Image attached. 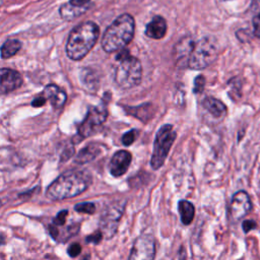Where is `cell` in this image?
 <instances>
[{
  "label": "cell",
  "mask_w": 260,
  "mask_h": 260,
  "mask_svg": "<svg viewBox=\"0 0 260 260\" xmlns=\"http://www.w3.org/2000/svg\"><path fill=\"white\" fill-rule=\"evenodd\" d=\"M156 256V239L151 235L137 237L130 251L129 260H154Z\"/></svg>",
  "instance_id": "obj_8"
},
{
  "label": "cell",
  "mask_w": 260,
  "mask_h": 260,
  "mask_svg": "<svg viewBox=\"0 0 260 260\" xmlns=\"http://www.w3.org/2000/svg\"><path fill=\"white\" fill-rule=\"evenodd\" d=\"M124 202H114L108 206L101 216V229L103 235L111 238L117 232V227L124 210Z\"/></svg>",
  "instance_id": "obj_7"
},
{
  "label": "cell",
  "mask_w": 260,
  "mask_h": 260,
  "mask_svg": "<svg viewBox=\"0 0 260 260\" xmlns=\"http://www.w3.org/2000/svg\"><path fill=\"white\" fill-rule=\"evenodd\" d=\"M85 10L86 7L79 8V7H74L69 3H65L60 7V15L65 20H71L81 15Z\"/></svg>",
  "instance_id": "obj_20"
},
{
  "label": "cell",
  "mask_w": 260,
  "mask_h": 260,
  "mask_svg": "<svg viewBox=\"0 0 260 260\" xmlns=\"http://www.w3.org/2000/svg\"><path fill=\"white\" fill-rule=\"evenodd\" d=\"M252 203L249 194L246 191H238L234 194L231 201L230 213L234 221H238L250 212Z\"/></svg>",
  "instance_id": "obj_10"
},
{
  "label": "cell",
  "mask_w": 260,
  "mask_h": 260,
  "mask_svg": "<svg viewBox=\"0 0 260 260\" xmlns=\"http://www.w3.org/2000/svg\"><path fill=\"white\" fill-rule=\"evenodd\" d=\"M203 107L215 118H220L226 114L227 107L220 100L214 98H206L203 101Z\"/></svg>",
  "instance_id": "obj_16"
},
{
  "label": "cell",
  "mask_w": 260,
  "mask_h": 260,
  "mask_svg": "<svg viewBox=\"0 0 260 260\" xmlns=\"http://www.w3.org/2000/svg\"><path fill=\"white\" fill-rule=\"evenodd\" d=\"M194 41L190 37L182 38L174 48V57L178 66L185 67L188 66L190 55L194 47Z\"/></svg>",
  "instance_id": "obj_13"
},
{
  "label": "cell",
  "mask_w": 260,
  "mask_h": 260,
  "mask_svg": "<svg viewBox=\"0 0 260 260\" xmlns=\"http://www.w3.org/2000/svg\"><path fill=\"white\" fill-rule=\"evenodd\" d=\"M100 154V148L98 145L96 144H90L88 146H85L84 148H82L78 155L76 156L74 162L76 164L82 165V164H86V163H90L92 161H94L98 155Z\"/></svg>",
  "instance_id": "obj_17"
},
{
  "label": "cell",
  "mask_w": 260,
  "mask_h": 260,
  "mask_svg": "<svg viewBox=\"0 0 260 260\" xmlns=\"http://www.w3.org/2000/svg\"><path fill=\"white\" fill-rule=\"evenodd\" d=\"M49 233H50V235L52 236V238H53V239H55V240H57V238H58V230H57V228L54 226V225H51V226H49Z\"/></svg>",
  "instance_id": "obj_31"
},
{
  "label": "cell",
  "mask_w": 260,
  "mask_h": 260,
  "mask_svg": "<svg viewBox=\"0 0 260 260\" xmlns=\"http://www.w3.org/2000/svg\"><path fill=\"white\" fill-rule=\"evenodd\" d=\"M175 139L176 131L172 125L166 124L161 127L156 135L153 156L150 160V165L153 169L158 170L164 165Z\"/></svg>",
  "instance_id": "obj_6"
},
{
  "label": "cell",
  "mask_w": 260,
  "mask_h": 260,
  "mask_svg": "<svg viewBox=\"0 0 260 260\" xmlns=\"http://www.w3.org/2000/svg\"><path fill=\"white\" fill-rule=\"evenodd\" d=\"M138 136V131L135 129L130 130V131L126 132L123 136H122V143L126 146L131 145L137 138Z\"/></svg>",
  "instance_id": "obj_22"
},
{
  "label": "cell",
  "mask_w": 260,
  "mask_h": 260,
  "mask_svg": "<svg viewBox=\"0 0 260 260\" xmlns=\"http://www.w3.org/2000/svg\"><path fill=\"white\" fill-rule=\"evenodd\" d=\"M253 29H254V35L260 39V14H256L253 17Z\"/></svg>",
  "instance_id": "obj_27"
},
{
  "label": "cell",
  "mask_w": 260,
  "mask_h": 260,
  "mask_svg": "<svg viewBox=\"0 0 260 260\" xmlns=\"http://www.w3.org/2000/svg\"><path fill=\"white\" fill-rule=\"evenodd\" d=\"M256 226H257V224H256V222L253 221V220H246V221H244L243 224H242V228H243V231H244L245 233H248V232L254 230V229L256 228Z\"/></svg>",
  "instance_id": "obj_28"
},
{
  "label": "cell",
  "mask_w": 260,
  "mask_h": 260,
  "mask_svg": "<svg viewBox=\"0 0 260 260\" xmlns=\"http://www.w3.org/2000/svg\"><path fill=\"white\" fill-rule=\"evenodd\" d=\"M1 3H2V0H0V5H1Z\"/></svg>",
  "instance_id": "obj_34"
},
{
  "label": "cell",
  "mask_w": 260,
  "mask_h": 260,
  "mask_svg": "<svg viewBox=\"0 0 260 260\" xmlns=\"http://www.w3.org/2000/svg\"><path fill=\"white\" fill-rule=\"evenodd\" d=\"M132 156L127 150H119L114 154L110 162V173L114 177H120L127 172L131 164Z\"/></svg>",
  "instance_id": "obj_12"
},
{
  "label": "cell",
  "mask_w": 260,
  "mask_h": 260,
  "mask_svg": "<svg viewBox=\"0 0 260 260\" xmlns=\"http://www.w3.org/2000/svg\"><path fill=\"white\" fill-rule=\"evenodd\" d=\"M74 209L78 212L93 214L96 211V205L93 202H82V203L76 204L74 206Z\"/></svg>",
  "instance_id": "obj_21"
},
{
  "label": "cell",
  "mask_w": 260,
  "mask_h": 260,
  "mask_svg": "<svg viewBox=\"0 0 260 260\" xmlns=\"http://www.w3.org/2000/svg\"><path fill=\"white\" fill-rule=\"evenodd\" d=\"M117 66L115 69V81L122 89H131L138 85L142 78L140 61L130 55L127 49H122L116 56Z\"/></svg>",
  "instance_id": "obj_4"
},
{
  "label": "cell",
  "mask_w": 260,
  "mask_h": 260,
  "mask_svg": "<svg viewBox=\"0 0 260 260\" xmlns=\"http://www.w3.org/2000/svg\"><path fill=\"white\" fill-rule=\"evenodd\" d=\"M100 36V29L93 21L75 27L67 40L66 53L71 60H81L94 48Z\"/></svg>",
  "instance_id": "obj_3"
},
{
  "label": "cell",
  "mask_w": 260,
  "mask_h": 260,
  "mask_svg": "<svg viewBox=\"0 0 260 260\" xmlns=\"http://www.w3.org/2000/svg\"><path fill=\"white\" fill-rule=\"evenodd\" d=\"M23 84V77L19 72L9 69H0V95L11 93Z\"/></svg>",
  "instance_id": "obj_11"
},
{
  "label": "cell",
  "mask_w": 260,
  "mask_h": 260,
  "mask_svg": "<svg viewBox=\"0 0 260 260\" xmlns=\"http://www.w3.org/2000/svg\"><path fill=\"white\" fill-rule=\"evenodd\" d=\"M103 239V233L101 231L95 232L94 234L90 235L85 238L86 243H93V244H99Z\"/></svg>",
  "instance_id": "obj_25"
},
{
  "label": "cell",
  "mask_w": 260,
  "mask_h": 260,
  "mask_svg": "<svg viewBox=\"0 0 260 260\" xmlns=\"http://www.w3.org/2000/svg\"><path fill=\"white\" fill-rule=\"evenodd\" d=\"M42 96L49 100L55 109H61L67 100V96L56 84H48L42 93Z\"/></svg>",
  "instance_id": "obj_14"
},
{
  "label": "cell",
  "mask_w": 260,
  "mask_h": 260,
  "mask_svg": "<svg viewBox=\"0 0 260 260\" xmlns=\"http://www.w3.org/2000/svg\"><path fill=\"white\" fill-rule=\"evenodd\" d=\"M47 100L43 97V96H40V97H37L33 100L32 102V106H34L35 108H39V107H42V106H44L46 104Z\"/></svg>",
  "instance_id": "obj_30"
},
{
  "label": "cell",
  "mask_w": 260,
  "mask_h": 260,
  "mask_svg": "<svg viewBox=\"0 0 260 260\" xmlns=\"http://www.w3.org/2000/svg\"><path fill=\"white\" fill-rule=\"evenodd\" d=\"M67 252L69 254V256L71 257H76L80 254L81 252V246L78 244V243H74V244H71L68 249H67Z\"/></svg>",
  "instance_id": "obj_26"
},
{
  "label": "cell",
  "mask_w": 260,
  "mask_h": 260,
  "mask_svg": "<svg viewBox=\"0 0 260 260\" xmlns=\"http://www.w3.org/2000/svg\"><path fill=\"white\" fill-rule=\"evenodd\" d=\"M218 55V42L212 37H204L194 44L188 66L194 70H202L211 65Z\"/></svg>",
  "instance_id": "obj_5"
},
{
  "label": "cell",
  "mask_w": 260,
  "mask_h": 260,
  "mask_svg": "<svg viewBox=\"0 0 260 260\" xmlns=\"http://www.w3.org/2000/svg\"><path fill=\"white\" fill-rule=\"evenodd\" d=\"M167 33V23L164 17L156 15L146 26L145 35L148 38L159 40L165 37Z\"/></svg>",
  "instance_id": "obj_15"
},
{
  "label": "cell",
  "mask_w": 260,
  "mask_h": 260,
  "mask_svg": "<svg viewBox=\"0 0 260 260\" xmlns=\"http://www.w3.org/2000/svg\"><path fill=\"white\" fill-rule=\"evenodd\" d=\"M5 242V239H4V237L3 236H0V245H2L4 244Z\"/></svg>",
  "instance_id": "obj_33"
},
{
  "label": "cell",
  "mask_w": 260,
  "mask_h": 260,
  "mask_svg": "<svg viewBox=\"0 0 260 260\" xmlns=\"http://www.w3.org/2000/svg\"><path fill=\"white\" fill-rule=\"evenodd\" d=\"M92 177L88 172L71 170L61 174L47 189V197L51 200H63L76 196L89 188Z\"/></svg>",
  "instance_id": "obj_1"
},
{
  "label": "cell",
  "mask_w": 260,
  "mask_h": 260,
  "mask_svg": "<svg viewBox=\"0 0 260 260\" xmlns=\"http://www.w3.org/2000/svg\"><path fill=\"white\" fill-rule=\"evenodd\" d=\"M108 112L106 108L94 107L91 108L83 122L78 127V135L81 139L89 137L107 119Z\"/></svg>",
  "instance_id": "obj_9"
},
{
  "label": "cell",
  "mask_w": 260,
  "mask_h": 260,
  "mask_svg": "<svg viewBox=\"0 0 260 260\" xmlns=\"http://www.w3.org/2000/svg\"><path fill=\"white\" fill-rule=\"evenodd\" d=\"M90 1L91 0H69L68 3L74 7L83 8V7H86V5L90 3Z\"/></svg>",
  "instance_id": "obj_29"
},
{
  "label": "cell",
  "mask_w": 260,
  "mask_h": 260,
  "mask_svg": "<svg viewBox=\"0 0 260 260\" xmlns=\"http://www.w3.org/2000/svg\"><path fill=\"white\" fill-rule=\"evenodd\" d=\"M86 73H88V74L85 75L86 77H92V76H93V75H91V76H90V71H88V72H86ZM86 79L90 80V78H86ZM95 80H96V78H92L90 82H89V81H85L84 83H85V84H94V83H95Z\"/></svg>",
  "instance_id": "obj_32"
},
{
  "label": "cell",
  "mask_w": 260,
  "mask_h": 260,
  "mask_svg": "<svg viewBox=\"0 0 260 260\" xmlns=\"http://www.w3.org/2000/svg\"><path fill=\"white\" fill-rule=\"evenodd\" d=\"M21 49V42L15 39L7 40L0 49L2 59H8L14 56Z\"/></svg>",
  "instance_id": "obj_19"
},
{
  "label": "cell",
  "mask_w": 260,
  "mask_h": 260,
  "mask_svg": "<svg viewBox=\"0 0 260 260\" xmlns=\"http://www.w3.org/2000/svg\"><path fill=\"white\" fill-rule=\"evenodd\" d=\"M135 31L133 17L124 13L108 27L102 38V47L107 53L119 52L132 41Z\"/></svg>",
  "instance_id": "obj_2"
},
{
  "label": "cell",
  "mask_w": 260,
  "mask_h": 260,
  "mask_svg": "<svg viewBox=\"0 0 260 260\" xmlns=\"http://www.w3.org/2000/svg\"><path fill=\"white\" fill-rule=\"evenodd\" d=\"M178 209L182 223L185 226L190 225L194 219V214H195L194 205L187 200H180L178 204Z\"/></svg>",
  "instance_id": "obj_18"
},
{
  "label": "cell",
  "mask_w": 260,
  "mask_h": 260,
  "mask_svg": "<svg viewBox=\"0 0 260 260\" xmlns=\"http://www.w3.org/2000/svg\"><path fill=\"white\" fill-rule=\"evenodd\" d=\"M68 214V210L67 209H63L61 210L54 219V225L55 226H63L66 222V216Z\"/></svg>",
  "instance_id": "obj_24"
},
{
  "label": "cell",
  "mask_w": 260,
  "mask_h": 260,
  "mask_svg": "<svg viewBox=\"0 0 260 260\" xmlns=\"http://www.w3.org/2000/svg\"><path fill=\"white\" fill-rule=\"evenodd\" d=\"M204 85H205V78L203 75H198L196 76L194 80V93L195 94H198L201 93L204 89Z\"/></svg>",
  "instance_id": "obj_23"
}]
</instances>
